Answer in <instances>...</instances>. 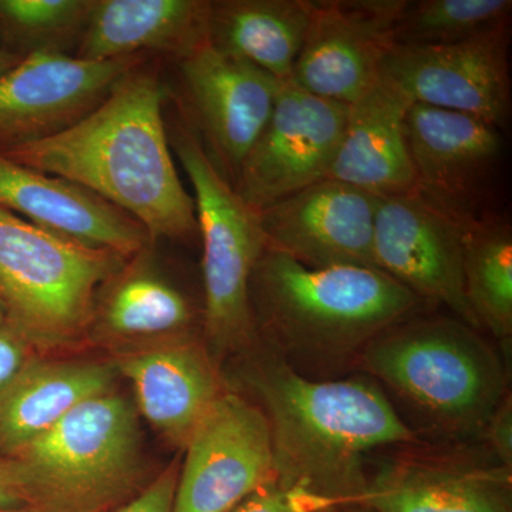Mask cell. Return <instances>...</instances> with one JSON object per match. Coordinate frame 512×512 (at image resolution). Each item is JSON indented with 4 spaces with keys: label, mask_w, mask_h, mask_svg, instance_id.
I'll use <instances>...</instances> for the list:
<instances>
[{
    "label": "cell",
    "mask_w": 512,
    "mask_h": 512,
    "mask_svg": "<svg viewBox=\"0 0 512 512\" xmlns=\"http://www.w3.org/2000/svg\"><path fill=\"white\" fill-rule=\"evenodd\" d=\"M113 363L30 357L0 393V457L12 458L74 407L113 390Z\"/></svg>",
    "instance_id": "obj_22"
},
{
    "label": "cell",
    "mask_w": 512,
    "mask_h": 512,
    "mask_svg": "<svg viewBox=\"0 0 512 512\" xmlns=\"http://www.w3.org/2000/svg\"><path fill=\"white\" fill-rule=\"evenodd\" d=\"M359 504L372 512H512V471L478 441H426L376 451L366 460Z\"/></svg>",
    "instance_id": "obj_8"
},
{
    "label": "cell",
    "mask_w": 512,
    "mask_h": 512,
    "mask_svg": "<svg viewBox=\"0 0 512 512\" xmlns=\"http://www.w3.org/2000/svg\"><path fill=\"white\" fill-rule=\"evenodd\" d=\"M12 460L29 510H109L134 493L143 474L136 407L113 390L100 394L74 407Z\"/></svg>",
    "instance_id": "obj_5"
},
{
    "label": "cell",
    "mask_w": 512,
    "mask_h": 512,
    "mask_svg": "<svg viewBox=\"0 0 512 512\" xmlns=\"http://www.w3.org/2000/svg\"><path fill=\"white\" fill-rule=\"evenodd\" d=\"M338 512H372L369 508H366L363 504H349L340 507Z\"/></svg>",
    "instance_id": "obj_34"
},
{
    "label": "cell",
    "mask_w": 512,
    "mask_h": 512,
    "mask_svg": "<svg viewBox=\"0 0 512 512\" xmlns=\"http://www.w3.org/2000/svg\"><path fill=\"white\" fill-rule=\"evenodd\" d=\"M406 137L414 192L460 224L483 217L480 208L503 154L498 128L468 114L414 103Z\"/></svg>",
    "instance_id": "obj_15"
},
{
    "label": "cell",
    "mask_w": 512,
    "mask_h": 512,
    "mask_svg": "<svg viewBox=\"0 0 512 512\" xmlns=\"http://www.w3.org/2000/svg\"><path fill=\"white\" fill-rule=\"evenodd\" d=\"M151 245L131 256L97 296L92 326L109 338L156 342L191 336L194 305L158 271Z\"/></svg>",
    "instance_id": "obj_23"
},
{
    "label": "cell",
    "mask_w": 512,
    "mask_h": 512,
    "mask_svg": "<svg viewBox=\"0 0 512 512\" xmlns=\"http://www.w3.org/2000/svg\"><path fill=\"white\" fill-rule=\"evenodd\" d=\"M348 106L322 99L291 79L279 83L274 109L245 157L234 190L255 211L328 178Z\"/></svg>",
    "instance_id": "obj_10"
},
{
    "label": "cell",
    "mask_w": 512,
    "mask_h": 512,
    "mask_svg": "<svg viewBox=\"0 0 512 512\" xmlns=\"http://www.w3.org/2000/svg\"><path fill=\"white\" fill-rule=\"evenodd\" d=\"M187 121L234 187L245 157L274 109L279 80L210 42L178 60Z\"/></svg>",
    "instance_id": "obj_12"
},
{
    "label": "cell",
    "mask_w": 512,
    "mask_h": 512,
    "mask_svg": "<svg viewBox=\"0 0 512 512\" xmlns=\"http://www.w3.org/2000/svg\"><path fill=\"white\" fill-rule=\"evenodd\" d=\"M511 0H403L393 47L443 46L510 22Z\"/></svg>",
    "instance_id": "obj_26"
},
{
    "label": "cell",
    "mask_w": 512,
    "mask_h": 512,
    "mask_svg": "<svg viewBox=\"0 0 512 512\" xmlns=\"http://www.w3.org/2000/svg\"><path fill=\"white\" fill-rule=\"evenodd\" d=\"M312 16V0L211 2L208 42L279 82L292 77Z\"/></svg>",
    "instance_id": "obj_24"
},
{
    "label": "cell",
    "mask_w": 512,
    "mask_h": 512,
    "mask_svg": "<svg viewBox=\"0 0 512 512\" xmlns=\"http://www.w3.org/2000/svg\"><path fill=\"white\" fill-rule=\"evenodd\" d=\"M184 450L173 512H228L276 481L264 413L228 387L192 431Z\"/></svg>",
    "instance_id": "obj_9"
},
{
    "label": "cell",
    "mask_w": 512,
    "mask_h": 512,
    "mask_svg": "<svg viewBox=\"0 0 512 512\" xmlns=\"http://www.w3.org/2000/svg\"><path fill=\"white\" fill-rule=\"evenodd\" d=\"M180 463L175 460L146 490L113 512H173Z\"/></svg>",
    "instance_id": "obj_30"
},
{
    "label": "cell",
    "mask_w": 512,
    "mask_h": 512,
    "mask_svg": "<svg viewBox=\"0 0 512 512\" xmlns=\"http://www.w3.org/2000/svg\"><path fill=\"white\" fill-rule=\"evenodd\" d=\"M8 326V316H6L5 308H3V303L0 301V329Z\"/></svg>",
    "instance_id": "obj_35"
},
{
    "label": "cell",
    "mask_w": 512,
    "mask_h": 512,
    "mask_svg": "<svg viewBox=\"0 0 512 512\" xmlns=\"http://www.w3.org/2000/svg\"><path fill=\"white\" fill-rule=\"evenodd\" d=\"M194 190L202 242V342L218 366L258 345L249 281L266 249L259 212L212 164L187 121L168 131Z\"/></svg>",
    "instance_id": "obj_7"
},
{
    "label": "cell",
    "mask_w": 512,
    "mask_h": 512,
    "mask_svg": "<svg viewBox=\"0 0 512 512\" xmlns=\"http://www.w3.org/2000/svg\"><path fill=\"white\" fill-rule=\"evenodd\" d=\"M208 0H93L74 56L106 62L158 52L184 59L208 40Z\"/></svg>",
    "instance_id": "obj_21"
},
{
    "label": "cell",
    "mask_w": 512,
    "mask_h": 512,
    "mask_svg": "<svg viewBox=\"0 0 512 512\" xmlns=\"http://www.w3.org/2000/svg\"><path fill=\"white\" fill-rule=\"evenodd\" d=\"M0 512H35L32 510H29V508L22 507V508H6V510H0Z\"/></svg>",
    "instance_id": "obj_36"
},
{
    "label": "cell",
    "mask_w": 512,
    "mask_h": 512,
    "mask_svg": "<svg viewBox=\"0 0 512 512\" xmlns=\"http://www.w3.org/2000/svg\"><path fill=\"white\" fill-rule=\"evenodd\" d=\"M165 97L160 76L137 66L74 126L0 154L116 205L143 225L151 244L200 237L194 197L175 168Z\"/></svg>",
    "instance_id": "obj_2"
},
{
    "label": "cell",
    "mask_w": 512,
    "mask_h": 512,
    "mask_svg": "<svg viewBox=\"0 0 512 512\" xmlns=\"http://www.w3.org/2000/svg\"><path fill=\"white\" fill-rule=\"evenodd\" d=\"M464 291L481 332L510 363L512 348V231L497 217L478 218L464 234Z\"/></svg>",
    "instance_id": "obj_25"
},
{
    "label": "cell",
    "mask_w": 512,
    "mask_h": 512,
    "mask_svg": "<svg viewBox=\"0 0 512 512\" xmlns=\"http://www.w3.org/2000/svg\"><path fill=\"white\" fill-rule=\"evenodd\" d=\"M510 22L451 45L392 47L382 74L413 104L500 128L511 111Z\"/></svg>",
    "instance_id": "obj_11"
},
{
    "label": "cell",
    "mask_w": 512,
    "mask_h": 512,
    "mask_svg": "<svg viewBox=\"0 0 512 512\" xmlns=\"http://www.w3.org/2000/svg\"><path fill=\"white\" fill-rule=\"evenodd\" d=\"M339 508L319 495L302 488L282 487L275 481L259 488L228 512H338Z\"/></svg>",
    "instance_id": "obj_28"
},
{
    "label": "cell",
    "mask_w": 512,
    "mask_h": 512,
    "mask_svg": "<svg viewBox=\"0 0 512 512\" xmlns=\"http://www.w3.org/2000/svg\"><path fill=\"white\" fill-rule=\"evenodd\" d=\"M229 360L235 373L224 376L225 383L264 413L282 487L302 488L339 507L359 504L367 457L420 441L363 373L306 379L261 343Z\"/></svg>",
    "instance_id": "obj_1"
},
{
    "label": "cell",
    "mask_w": 512,
    "mask_h": 512,
    "mask_svg": "<svg viewBox=\"0 0 512 512\" xmlns=\"http://www.w3.org/2000/svg\"><path fill=\"white\" fill-rule=\"evenodd\" d=\"M403 0H313L291 80L322 99L352 104L380 79Z\"/></svg>",
    "instance_id": "obj_16"
},
{
    "label": "cell",
    "mask_w": 512,
    "mask_h": 512,
    "mask_svg": "<svg viewBox=\"0 0 512 512\" xmlns=\"http://www.w3.org/2000/svg\"><path fill=\"white\" fill-rule=\"evenodd\" d=\"M478 443L500 466L512 471V394L501 400L491 414Z\"/></svg>",
    "instance_id": "obj_29"
},
{
    "label": "cell",
    "mask_w": 512,
    "mask_h": 512,
    "mask_svg": "<svg viewBox=\"0 0 512 512\" xmlns=\"http://www.w3.org/2000/svg\"><path fill=\"white\" fill-rule=\"evenodd\" d=\"M92 6L93 0H0V39L6 52L20 57L69 55L79 47Z\"/></svg>",
    "instance_id": "obj_27"
},
{
    "label": "cell",
    "mask_w": 512,
    "mask_h": 512,
    "mask_svg": "<svg viewBox=\"0 0 512 512\" xmlns=\"http://www.w3.org/2000/svg\"><path fill=\"white\" fill-rule=\"evenodd\" d=\"M127 261L0 208V301L10 328L32 348H60L82 338L101 288Z\"/></svg>",
    "instance_id": "obj_6"
},
{
    "label": "cell",
    "mask_w": 512,
    "mask_h": 512,
    "mask_svg": "<svg viewBox=\"0 0 512 512\" xmlns=\"http://www.w3.org/2000/svg\"><path fill=\"white\" fill-rule=\"evenodd\" d=\"M359 372L420 441L476 443L510 390V363L484 333L429 309L384 330Z\"/></svg>",
    "instance_id": "obj_4"
},
{
    "label": "cell",
    "mask_w": 512,
    "mask_h": 512,
    "mask_svg": "<svg viewBox=\"0 0 512 512\" xmlns=\"http://www.w3.org/2000/svg\"><path fill=\"white\" fill-rule=\"evenodd\" d=\"M25 507L12 458L0 457V510Z\"/></svg>",
    "instance_id": "obj_32"
},
{
    "label": "cell",
    "mask_w": 512,
    "mask_h": 512,
    "mask_svg": "<svg viewBox=\"0 0 512 512\" xmlns=\"http://www.w3.org/2000/svg\"><path fill=\"white\" fill-rule=\"evenodd\" d=\"M249 302L259 343L311 380L355 375L380 333L429 309L382 269L308 268L269 249L252 272Z\"/></svg>",
    "instance_id": "obj_3"
},
{
    "label": "cell",
    "mask_w": 512,
    "mask_h": 512,
    "mask_svg": "<svg viewBox=\"0 0 512 512\" xmlns=\"http://www.w3.org/2000/svg\"><path fill=\"white\" fill-rule=\"evenodd\" d=\"M466 225L416 192L380 198L375 218L376 266L427 305L480 330L464 291Z\"/></svg>",
    "instance_id": "obj_13"
},
{
    "label": "cell",
    "mask_w": 512,
    "mask_h": 512,
    "mask_svg": "<svg viewBox=\"0 0 512 512\" xmlns=\"http://www.w3.org/2000/svg\"><path fill=\"white\" fill-rule=\"evenodd\" d=\"M380 197L323 178L259 212L266 249L308 268H377L373 254Z\"/></svg>",
    "instance_id": "obj_17"
},
{
    "label": "cell",
    "mask_w": 512,
    "mask_h": 512,
    "mask_svg": "<svg viewBox=\"0 0 512 512\" xmlns=\"http://www.w3.org/2000/svg\"><path fill=\"white\" fill-rule=\"evenodd\" d=\"M22 60V57L13 55V53L6 52L0 47V76L8 72L13 66H16Z\"/></svg>",
    "instance_id": "obj_33"
},
{
    "label": "cell",
    "mask_w": 512,
    "mask_h": 512,
    "mask_svg": "<svg viewBox=\"0 0 512 512\" xmlns=\"http://www.w3.org/2000/svg\"><path fill=\"white\" fill-rule=\"evenodd\" d=\"M140 64L141 56L106 62L62 53L22 57L0 76V151L74 126Z\"/></svg>",
    "instance_id": "obj_14"
},
{
    "label": "cell",
    "mask_w": 512,
    "mask_h": 512,
    "mask_svg": "<svg viewBox=\"0 0 512 512\" xmlns=\"http://www.w3.org/2000/svg\"><path fill=\"white\" fill-rule=\"evenodd\" d=\"M116 357L117 373L133 384L137 407L165 440L184 448L192 431L227 390L224 373L202 339H163Z\"/></svg>",
    "instance_id": "obj_18"
},
{
    "label": "cell",
    "mask_w": 512,
    "mask_h": 512,
    "mask_svg": "<svg viewBox=\"0 0 512 512\" xmlns=\"http://www.w3.org/2000/svg\"><path fill=\"white\" fill-rule=\"evenodd\" d=\"M30 348L32 346L9 325L0 329V393L32 357Z\"/></svg>",
    "instance_id": "obj_31"
},
{
    "label": "cell",
    "mask_w": 512,
    "mask_h": 512,
    "mask_svg": "<svg viewBox=\"0 0 512 512\" xmlns=\"http://www.w3.org/2000/svg\"><path fill=\"white\" fill-rule=\"evenodd\" d=\"M0 208L37 227L130 259L150 244L127 212L82 185L42 173L0 154Z\"/></svg>",
    "instance_id": "obj_19"
},
{
    "label": "cell",
    "mask_w": 512,
    "mask_h": 512,
    "mask_svg": "<svg viewBox=\"0 0 512 512\" xmlns=\"http://www.w3.org/2000/svg\"><path fill=\"white\" fill-rule=\"evenodd\" d=\"M412 104L382 74L349 104L328 178L380 198L413 192L416 175L406 137V117Z\"/></svg>",
    "instance_id": "obj_20"
}]
</instances>
